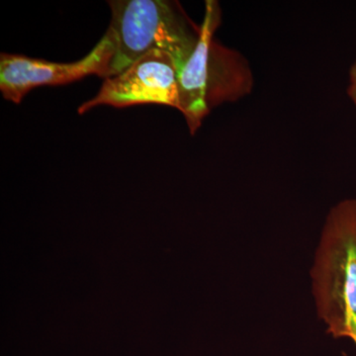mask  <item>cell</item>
<instances>
[{
	"label": "cell",
	"instance_id": "7a4b0ae2",
	"mask_svg": "<svg viewBox=\"0 0 356 356\" xmlns=\"http://www.w3.org/2000/svg\"><path fill=\"white\" fill-rule=\"evenodd\" d=\"M311 280L327 332L334 339H350L356 346V199H343L327 213Z\"/></svg>",
	"mask_w": 356,
	"mask_h": 356
},
{
	"label": "cell",
	"instance_id": "3957f363",
	"mask_svg": "<svg viewBox=\"0 0 356 356\" xmlns=\"http://www.w3.org/2000/svg\"><path fill=\"white\" fill-rule=\"evenodd\" d=\"M108 28L114 44L106 79L121 74L149 51L170 54L178 72L197 44L200 27L187 17L177 2L165 0L108 1Z\"/></svg>",
	"mask_w": 356,
	"mask_h": 356
},
{
	"label": "cell",
	"instance_id": "5b68a950",
	"mask_svg": "<svg viewBox=\"0 0 356 356\" xmlns=\"http://www.w3.org/2000/svg\"><path fill=\"white\" fill-rule=\"evenodd\" d=\"M114 44L108 31L86 57L72 63L49 62L41 58L2 53L0 91L4 99L19 104L33 88L63 86L89 76L106 79Z\"/></svg>",
	"mask_w": 356,
	"mask_h": 356
},
{
	"label": "cell",
	"instance_id": "277c9868",
	"mask_svg": "<svg viewBox=\"0 0 356 356\" xmlns=\"http://www.w3.org/2000/svg\"><path fill=\"white\" fill-rule=\"evenodd\" d=\"M147 103L179 108L178 67L165 51H149L121 74L105 79L97 95L79 106V114L100 105L126 108Z\"/></svg>",
	"mask_w": 356,
	"mask_h": 356
},
{
	"label": "cell",
	"instance_id": "8992f818",
	"mask_svg": "<svg viewBox=\"0 0 356 356\" xmlns=\"http://www.w3.org/2000/svg\"><path fill=\"white\" fill-rule=\"evenodd\" d=\"M346 93L356 108V58L348 72V86Z\"/></svg>",
	"mask_w": 356,
	"mask_h": 356
},
{
	"label": "cell",
	"instance_id": "6da1fadb",
	"mask_svg": "<svg viewBox=\"0 0 356 356\" xmlns=\"http://www.w3.org/2000/svg\"><path fill=\"white\" fill-rule=\"evenodd\" d=\"M221 20L219 2L207 0L197 44L178 72V110L191 135L213 109L243 99L254 88V74L247 58L215 40Z\"/></svg>",
	"mask_w": 356,
	"mask_h": 356
}]
</instances>
